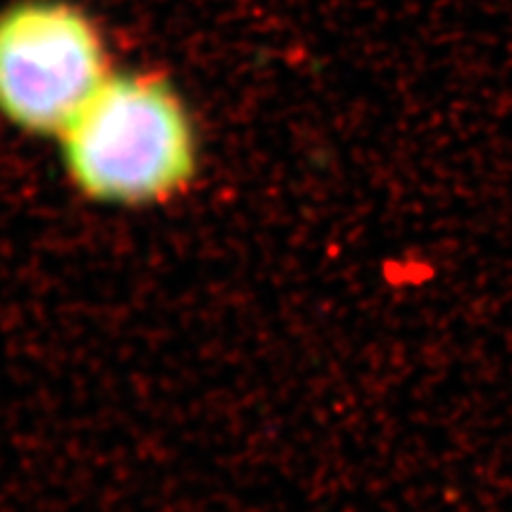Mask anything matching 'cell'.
Masks as SVG:
<instances>
[{"label":"cell","mask_w":512,"mask_h":512,"mask_svg":"<svg viewBox=\"0 0 512 512\" xmlns=\"http://www.w3.org/2000/svg\"><path fill=\"white\" fill-rule=\"evenodd\" d=\"M114 73L101 26L69 0L0 11V118L58 139Z\"/></svg>","instance_id":"7a4b0ae2"},{"label":"cell","mask_w":512,"mask_h":512,"mask_svg":"<svg viewBox=\"0 0 512 512\" xmlns=\"http://www.w3.org/2000/svg\"><path fill=\"white\" fill-rule=\"evenodd\" d=\"M71 184L105 205H156L197 173V126L180 90L156 71H114L58 137Z\"/></svg>","instance_id":"6da1fadb"}]
</instances>
